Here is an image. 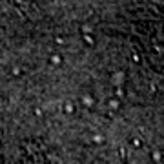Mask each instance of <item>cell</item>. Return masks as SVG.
Listing matches in <instances>:
<instances>
[{
	"label": "cell",
	"mask_w": 164,
	"mask_h": 164,
	"mask_svg": "<svg viewBox=\"0 0 164 164\" xmlns=\"http://www.w3.org/2000/svg\"><path fill=\"white\" fill-rule=\"evenodd\" d=\"M64 111H66L68 115H71V113H75V111H77V109H75V104H73V102H68L66 106H64Z\"/></svg>",
	"instance_id": "1"
},
{
	"label": "cell",
	"mask_w": 164,
	"mask_h": 164,
	"mask_svg": "<svg viewBox=\"0 0 164 164\" xmlns=\"http://www.w3.org/2000/svg\"><path fill=\"white\" fill-rule=\"evenodd\" d=\"M51 62H53V64H60V62H62V58H60V57H57V55H55L53 58H51Z\"/></svg>",
	"instance_id": "2"
}]
</instances>
